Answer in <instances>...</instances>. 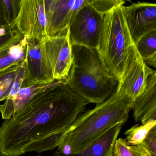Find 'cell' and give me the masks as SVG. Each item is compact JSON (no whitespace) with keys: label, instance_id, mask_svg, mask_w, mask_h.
Returning a JSON list of instances; mask_svg holds the SVG:
<instances>
[{"label":"cell","instance_id":"cell-1","mask_svg":"<svg viewBox=\"0 0 156 156\" xmlns=\"http://www.w3.org/2000/svg\"><path fill=\"white\" fill-rule=\"evenodd\" d=\"M88 103L64 80L45 86L0 126V156H20L45 137L66 131Z\"/></svg>","mask_w":156,"mask_h":156},{"label":"cell","instance_id":"cell-2","mask_svg":"<svg viewBox=\"0 0 156 156\" xmlns=\"http://www.w3.org/2000/svg\"><path fill=\"white\" fill-rule=\"evenodd\" d=\"M134 100L116 91L77 118L66 132L57 151L65 154L82 150L119 123L125 124L132 110Z\"/></svg>","mask_w":156,"mask_h":156},{"label":"cell","instance_id":"cell-3","mask_svg":"<svg viewBox=\"0 0 156 156\" xmlns=\"http://www.w3.org/2000/svg\"><path fill=\"white\" fill-rule=\"evenodd\" d=\"M73 46V62L65 82L87 103L100 104L116 91L119 81L103 62L97 49Z\"/></svg>","mask_w":156,"mask_h":156},{"label":"cell","instance_id":"cell-4","mask_svg":"<svg viewBox=\"0 0 156 156\" xmlns=\"http://www.w3.org/2000/svg\"><path fill=\"white\" fill-rule=\"evenodd\" d=\"M122 6L115 7L104 16L101 37L97 49L105 65L119 82L136 49L123 16Z\"/></svg>","mask_w":156,"mask_h":156},{"label":"cell","instance_id":"cell-5","mask_svg":"<svg viewBox=\"0 0 156 156\" xmlns=\"http://www.w3.org/2000/svg\"><path fill=\"white\" fill-rule=\"evenodd\" d=\"M105 15L87 2L75 15L69 27L72 45L97 49Z\"/></svg>","mask_w":156,"mask_h":156},{"label":"cell","instance_id":"cell-6","mask_svg":"<svg viewBox=\"0 0 156 156\" xmlns=\"http://www.w3.org/2000/svg\"><path fill=\"white\" fill-rule=\"evenodd\" d=\"M25 62L22 87L46 85L55 81L42 41L27 39Z\"/></svg>","mask_w":156,"mask_h":156},{"label":"cell","instance_id":"cell-7","mask_svg":"<svg viewBox=\"0 0 156 156\" xmlns=\"http://www.w3.org/2000/svg\"><path fill=\"white\" fill-rule=\"evenodd\" d=\"M13 26L26 39L41 41L46 38L44 0H21L20 11Z\"/></svg>","mask_w":156,"mask_h":156},{"label":"cell","instance_id":"cell-8","mask_svg":"<svg viewBox=\"0 0 156 156\" xmlns=\"http://www.w3.org/2000/svg\"><path fill=\"white\" fill-rule=\"evenodd\" d=\"M42 41L54 79L65 80L73 62V46L69 30L60 35L47 36Z\"/></svg>","mask_w":156,"mask_h":156},{"label":"cell","instance_id":"cell-9","mask_svg":"<svg viewBox=\"0 0 156 156\" xmlns=\"http://www.w3.org/2000/svg\"><path fill=\"white\" fill-rule=\"evenodd\" d=\"M87 0H44L48 37L60 35L68 31L76 12Z\"/></svg>","mask_w":156,"mask_h":156},{"label":"cell","instance_id":"cell-10","mask_svg":"<svg viewBox=\"0 0 156 156\" xmlns=\"http://www.w3.org/2000/svg\"><path fill=\"white\" fill-rule=\"evenodd\" d=\"M122 12L135 45L141 38L156 31V4L147 2L122 6Z\"/></svg>","mask_w":156,"mask_h":156},{"label":"cell","instance_id":"cell-11","mask_svg":"<svg viewBox=\"0 0 156 156\" xmlns=\"http://www.w3.org/2000/svg\"><path fill=\"white\" fill-rule=\"evenodd\" d=\"M155 71L143 61L136 48L116 91L128 96L134 101L144 93L149 78Z\"/></svg>","mask_w":156,"mask_h":156},{"label":"cell","instance_id":"cell-12","mask_svg":"<svg viewBox=\"0 0 156 156\" xmlns=\"http://www.w3.org/2000/svg\"><path fill=\"white\" fill-rule=\"evenodd\" d=\"M133 117L142 125L150 120H156V71L149 78L146 90L133 103Z\"/></svg>","mask_w":156,"mask_h":156},{"label":"cell","instance_id":"cell-13","mask_svg":"<svg viewBox=\"0 0 156 156\" xmlns=\"http://www.w3.org/2000/svg\"><path fill=\"white\" fill-rule=\"evenodd\" d=\"M124 124L119 123L115 125L82 150L69 154L57 151L54 156H113L115 143Z\"/></svg>","mask_w":156,"mask_h":156},{"label":"cell","instance_id":"cell-14","mask_svg":"<svg viewBox=\"0 0 156 156\" xmlns=\"http://www.w3.org/2000/svg\"><path fill=\"white\" fill-rule=\"evenodd\" d=\"M27 39L0 52V72L23 62L26 58Z\"/></svg>","mask_w":156,"mask_h":156},{"label":"cell","instance_id":"cell-15","mask_svg":"<svg viewBox=\"0 0 156 156\" xmlns=\"http://www.w3.org/2000/svg\"><path fill=\"white\" fill-rule=\"evenodd\" d=\"M143 61L150 66L156 67V31L143 36L136 44Z\"/></svg>","mask_w":156,"mask_h":156},{"label":"cell","instance_id":"cell-16","mask_svg":"<svg viewBox=\"0 0 156 156\" xmlns=\"http://www.w3.org/2000/svg\"><path fill=\"white\" fill-rule=\"evenodd\" d=\"M25 64L26 62L18 74L7 99L3 104H0V113H1L2 118L4 120L9 119L14 115L13 102L22 86Z\"/></svg>","mask_w":156,"mask_h":156},{"label":"cell","instance_id":"cell-17","mask_svg":"<svg viewBox=\"0 0 156 156\" xmlns=\"http://www.w3.org/2000/svg\"><path fill=\"white\" fill-rule=\"evenodd\" d=\"M156 126V120H150L144 125H134L125 132L127 143L136 146L140 144L144 140L150 130Z\"/></svg>","mask_w":156,"mask_h":156},{"label":"cell","instance_id":"cell-18","mask_svg":"<svg viewBox=\"0 0 156 156\" xmlns=\"http://www.w3.org/2000/svg\"><path fill=\"white\" fill-rule=\"evenodd\" d=\"M66 131L48 136L34 142L26 148L25 153L33 151L42 153L47 151L52 150L58 147L62 141Z\"/></svg>","mask_w":156,"mask_h":156},{"label":"cell","instance_id":"cell-19","mask_svg":"<svg viewBox=\"0 0 156 156\" xmlns=\"http://www.w3.org/2000/svg\"><path fill=\"white\" fill-rule=\"evenodd\" d=\"M24 37L13 25L0 26V52L20 42Z\"/></svg>","mask_w":156,"mask_h":156},{"label":"cell","instance_id":"cell-20","mask_svg":"<svg viewBox=\"0 0 156 156\" xmlns=\"http://www.w3.org/2000/svg\"><path fill=\"white\" fill-rule=\"evenodd\" d=\"M113 156H150V155L141 145H129L127 143L126 139L120 138L116 140Z\"/></svg>","mask_w":156,"mask_h":156},{"label":"cell","instance_id":"cell-21","mask_svg":"<svg viewBox=\"0 0 156 156\" xmlns=\"http://www.w3.org/2000/svg\"><path fill=\"white\" fill-rule=\"evenodd\" d=\"M45 86L40 85L30 87H22L13 102L14 115L21 110L37 93L43 89Z\"/></svg>","mask_w":156,"mask_h":156},{"label":"cell","instance_id":"cell-22","mask_svg":"<svg viewBox=\"0 0 156 156\" xmlns=\"http://www.w3.org/2000/svg\"><path fill=\"white\" fill-rule=\"evenodd\" d=\"M7 24L13 25L20 7L21 0H0Z\"/></svg>","mask_w":156,"mask_h":156},{"label":"cell","instance_id":"cell-23","mask_svg":"<svg viewBox=\"0 0 156 156\" xmlns=\"http://www.w3.org/2000/svg\"><path fill=\"white\" fill-rule=\"evenodd\" d=\"M89 4L103 15L110 11L115 7L125 4L122 0H88Z\"/></svg>","mask_w":156,"mask_h":156},{"label":"cell","instance_id":"cell-24","mask_svg":"<svg viewBox=\"0 0 156 156\" xmlns=\"http://www.w3.org/2000/svg\"><path fill=\"white\" fill-rule=\"evenodd\" d=\"M139 145L147 151L150 156H156V126L150 130Z\"/></svg>","mask_w":156,"mask_h":156},{"label":"cell","instance_id":"cell-25","mask_svg":"<svg viewBox=\"0 0 156 156\" xmlns=\"http://www.w3.org/2000/svg\"><path fill=\"white\" fill-rule=\"evenodd\" d=\"M12 85L13 83L11 81L0 75V102L7 99Z\"/></svg>","mask_w":156,"mask_h":156},{"label":"cell","instance_id":"cell-26","mask_svg":"<svg viewBox=\"0 0 156 156\" xmlns=\"http://www.w3.org/2000/svg\"><path fill=\"white\" fill-rule=\"evenodd\" d=\"M6 25H8V24H7V23L5 21L4 14H3V11H2V7L1 3L0 1V26Z\"/></svg>","mask_w":156,"mask_h":156},{"label":"cell","instance_id":"cell-27","mask_svg":"<svg viewBox=\"0 0 156 156\" xmlns=\"http://www.w3.org/2000/svg\"><path fill=\"white\" fill-rule=\"evenodd\" d=\"M41 156V155H39V156Z\"/></svg>","mask_w":156,"mask_h":156}]
</instances>
